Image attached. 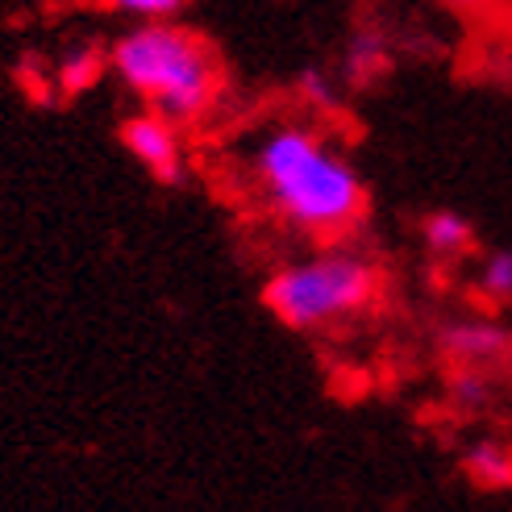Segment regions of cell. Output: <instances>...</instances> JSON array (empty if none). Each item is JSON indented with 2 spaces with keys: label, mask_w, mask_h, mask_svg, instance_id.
I'll list each match as a JSON object with an SVG mask.
<instances>
[{
  "label": "cell",
  "mask_w": 512,
  "mask_h": 512,
  "mask_svg": "<svg viewBox=\"0 0 512 512\" xmlns=\"http://www.w3.org/2000/svg\"><path fill=\"white\" fill-rule=\"evenodd\" d=\"M109 71L146 109L179 125L200 121L221 96L217 50L196 30L171 21H134L109 46Z\"/></svg>",
  "instance_id": "obj_2"
},
{
  "label": "cell",
  "mask_w": 512,
  "mask_h": 512,
  "mask_svg": "<svg viewBox=\"0 0 512 512\" xmlns=\"http://www.w3.org/2000/svg\"><path fill=\"white\" fill-rule=\"evenodd\" d=\"M100 5L130 21H171L188 9V0H100Z\"/></svg>",
  "instance_id": "obj_13"
},
{
  "label": "cell",
  "mask_w": 512,
  "mask_h": 512,
  "mask_svg": "<svg viewBox=\"0 0 512 512\" xmlns=\"http://www.w3.org/2000/svg\"><path fill=\"white\" fill-rule=\"evenodd\" d=\"M184 125L155 113V109H142L134 117L121 121V146L130 150V159L138 167H146L159 184H184L188 179V146H184Z\"/></svg>",
  "instance_id": "obj_4"
},
{
  "label": "cell",
  "mask_w": 512,
  "mask_h": 512,
  "mask_svg": "<svg viewBox=\"0 0 512 512\" xmlns=\"http://www.w3.org/2000/svg\"><path fill=\"white\" fill-rule=\"evenodd\" d=\"M296 92L313 113H334L342 105V75L325 67H304L296 75Z\"/></svg>",
  "instance_id": "obj_12"
},
{
  "label": "cell",
  "mask_w": 512,
  "mask_h": 512,
  "mask_svg": "<svg viewBox=\"0 0 512 512\" xmlns=\"http://www.w3.org/2000/svg\"><path fill=\"white\" fill-rule=\"evenodd\" d=\"M392 38L379 30V25H363L354 30L342 46V84L350 88H371L375 80L392 71Z\"/></svg>",
  "instance_id": "obj_6"
},
{
  "label": "cell",
  "mask_w": 512,
  "mask_h": 512,
  "mask_svg": "<svg viewBox=\"0 0 512 512\" xmlns=\"http://www.w3.org/2000/svg\"><path fill=\"white\" fill-rule=\"evenodd\" d=\"M475 296L488 309H512V250L483 254V263L475 267Z\"/></svg>",
  "instance_id": "obj_10"
},
{
  "label": "cell",
  "mask_w": 512,
  "mask_h": 512,
  "mask_svg": "<svg viewBox=\"0 0 512 512\" xmlns=\"http://www.w3.org/2000/svg\"><path fill=\"white\" fill-rule=\"evenodd\" d=\"M105 71H109V50H100L96 42H75L59 55L50 75H55V88L63 96H80V92L96 88Z\"/></svg>",
  "instance_id": "obj_8"
},
{
  "label": "cell",
  "mask_w": 512,
  "mask_h": 512,
  "mask_svg": "<svg viewBox=\"0 0 512 512\" xmlns=\"http://www.w3.org/2000/svg\"><path fill=\"white\" fill-rule=\"evenodd\" d=\"M438 350L454 367H492L512 354V329L496 317H454L438 329Z\"/></svg>",
  "instance_id": "obj_5"
},
{
  "label": "cell",
  "mask_w": 512,
  "mask_h": 512,
  "mask_svg": "<svg viewBox=\"0 0 512 512\" xmlns=\"http://www.w3.org/2000/svg\"><path fill=\"white\" fill-rule=\"evenodd\" d=\"M421 246L429 250V259L454 263V259H463V254H471L475 225L463 213H454V209H438V213H429L421 221Z\"/></svg>",
  "instance_id": "obj_7"
},
{
  "label": "cell",
  "mask_w": 512,
  "mask_h": 512,
  "mask_svg": "<svg viewBox=\"0 0 512 512\" xmlns=\"http://www.w3.org/2000/svg\"><path fill=\"white\" fill-rule=\"evenodd\" d=\"M438 5H446V9H454V13H479L488 0H438Z\"/></svg>",
  "instance_id": "obj_14"
},
{
  "label": "cell",
  "mask_w": 512,
  "mask_h": 512,
  "mask_svg": "<svg viewBox=\"0 0 512 512\" xmlns=\"http://www.w3.org/2000/svg\"><path fill=\"white\" fill-rule=\"evenodd\" d=\"M379 292L383 271L371 254L354 246H321L304 259L275 267L263 284V304L279 325L296 334H321L367 313Z\"/></svg>",
  "instance_id": "obj_3"
},
{
  "label": "cell",
  "mask_w": 512,
  "mask_h": 512,
  "mask_svg": "<svg viewBox=\"0 0 512 512\" xmlns=\"http://www.w3.org/2000/svg\"><path fill=\"white\" fill-rule=\"evenodd\" d=\"M463 475L483 492L512 488V446L496 442V438H475L463 450Z\"/></svg>",
  "instance_id": "obj_9"
},
{
  "label": "cell",
  "mask_w": 512,
  "mask_h": 512,
  "mask_svg": "<svg viewBox=\"0 0 512 512\" xmlns=\"http://www.w3.org/2000/svg\"><path fill=\"white\" fill-rule=\"evenodd\" d=\"M446 396L458 413H483L492 404V375L488 367H454L446 379Z\"/></svg>",
  "instance_id": "obj_11"
},
{
  "label": "cell",
  "mask_w": 512,
  "mask_h": 512,
  "mask_svg": "<svg viewBox=\"0 0 512 512\" xmlns=\"http://www.w3.org/2000/svg\"><path fill=\"white\" fill-rule=\"evenodd\" d=\"M246 179L275 221L317 242L346 238L367 213V184L350 155L304 121L271 125L250 150Z\"/></svg>",
  "instance_id": "obj_1"
}]
</instances>
